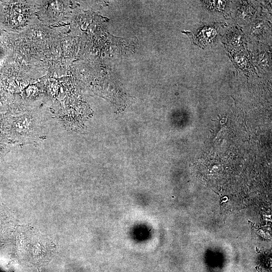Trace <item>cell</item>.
I'll return each instance as SVG.
<instances>
[{
	"label": "cell",
	"mask_w": 272,
	"mask_h": 272,
	"mask_svg": "<svg viewBox=\"0 0 272 272\" xmlns=\"http://www.w3.org/2000/svg\"><path fill=\"white\" fill-rule=\"evenodd\" d=\"M27 13L26 10L19 7H14L9 10L8 20L11 25H20L25 19Z\"/></svg>",
	"instance_id": "6da1fadb"
},
{
	"label": "cell",
	"mask_w": 272,
	"mask_h": 272,
	"mask_svg": "<svg viewBox=\"0 0 272 272\" xmlns=\"http://www.w3.org/2000/svg\"><path fill=\"white\" fill-rule=\"evenodd\" d=\"M206 2L207 5L210 8L217 10H222L226 4L225 1H206Z\"/></svg>",
	"instance_id": "7a4b0ae2"
}]
</instances>
